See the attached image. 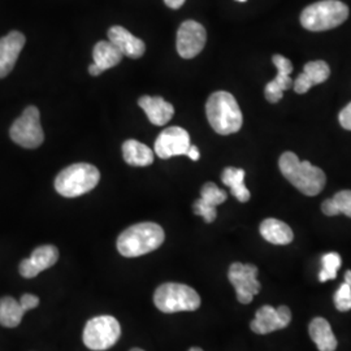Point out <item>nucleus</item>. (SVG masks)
<instances>
[{
    "instance_id": "nucleus-1",
    "label": "nucleus",
    "mask_w": 351,
    "mask_h": 351,
    "mask_svg": "<svg viewBox=\"0 0 351 351\" xmlns=\"http://www.w3.org/2000/svg\"><path fill=\"white\" fill-rule=\"evenodd\" d=\"M281 173L304 195L315 197L326 186V173L310 162H300L294 152H284L278 160Z\"/></svg>"
},
{
    "instance_id": "nucleus-2",
    "label": "nucleus",
    "mask_w": 351,
    "mask_h": 351,
    "mask_svg": "<svg viewBox=\"0 0 351 351\" xmlns=\"http://www.w3.org/2000/svg\"><path fill=\"white\" fill-rule=\"evenodd\" d=\"M206 114L213 130L221 136L237 133L243 124L239 103L228 91H216L206 103Z\"/></svg>"
},
{
    "instance_id": "nucleus-3",
    "label": "nucleus",
    "mask_w": 351,
    "mask_h": 351,
    "mask_svg": "<svg viewBox=\"0 0 351 351\" xmlns=\"http://www.w3.org/2000/svg\"><path fill=\"white\" fill-rule=\"evenodd\" d=\"M165 234L163 228L155 223H139L129 226L117 239V250L125 258H137L159 249Z\"/></svg>"
},
{
    "instance_id": "nucleus-4",
    "label": "nucleus",
    "mask_w": 351,
    "mask_h": 351,
    "mask_svg": "<svg viewBox=\"0 0 351 351\" xmlns=\"http://www.w3.org/2000/svg\"><path fill=\"white\" fill-rule=\"evenodd\" d=\"M101 173L95 165L72 164L55 178L56 191L65 198H75L91 191L99 184Z\"/></svg>"
},
{
    "instance_id": "nucleus-5",
    "label": "nucleus",
    "mask_w": 351,
    "mask_h": 351,
    "mask_svg": "<svg viewBox=\"0 0 351 351\" xmlns=\"http://www.w3.org/2000/svg\"><path fill=\"white\" fill-rule=\"evenodd\" d=\"M349 8L339 0H322L308 5L301 14V24L310 32H324L343 24Z\"/></svg>"
},
{
    "instance_id": "nucleus-6",
    "label": "nucleus",
    "mask_w": 351,
    "mask_h": 351,
    "mask_svg": "<svg viewBox=\"0 0 351 351\" xmlns=\"http://www.w3.org/2000/svg\"><path fill=\"white\" fill-rule=\"evenodd\" d=\"M154 303L164 314H175L198 310L201 306V297L188 285L165 282L155 290Z\"/></svg>"
},
{
    "instance_id": "nucleus-7",
    "label": "nucleus",
    "mask_w": 351,
    "mask_h": 351,
    "mask_svg": "<svg viewBox=\"0 0 351 351\" xmlns=\"http://www.w3.org/2000/svg\"><path fill=\"white\" fill-rule=\"evenodd\" d=\"M121 336L120 323L108 315H101L88 320L84 329V343L93 351H104L119 341Z\"/></svg>"
},
{
    "instance_id": "nucleus-8",
    "label": "nucleus",
    "mask_w": 351,
    "mask_h": 351,
    "mask_svg": "<svg viewBox=\"0 0 351 351\" xmlns=\"http://www.w3.org/2000/svg\"><path fill=\"white\" fill-rule=\"evenodd\" d=\"M10 134L13 142L21 147H39L45 141V133L40 125V114L37 107H27L23 114L13 123Z\"/></svg>"
},
{
    "instance_id": "nucleus-9",
    "label": "nucleus",
    "mask_w": 351,
    "mask_h": 351,
    "mask_svg": "<svg viewBox=\"0 0 351 351\" xmlns=\"http://www.w3.org/2000/svg\"><path fill=\"white\" fill-rule=\"evenodd\" d=\"M256 276L258 268L252 264L233 263L229 267L228 278L236 289L237 300L241 303L249 304L254 295L261 291V282Z\"/></svg>"
},
{
    "instance_id": "nucleus-10",
    "label": "nucleus",
    "mask_w": 351,
    "mask_h": 351,
    "mask_svg": "<svg viewBox=\"0 0 351 351\" xmlns=\"http://www.w3.org/2000/svg\"><path fill=\"white\" fill-rule=\"evenodd\" d=\"M206 29L194 20L182 23L177 32V52L184 59H193L206 46Z\"/></svg>"
},
{
    "instance_id": "nucleus-11",
    "label": "nucleus",
    "mask_w": 351,
    "mask_h": 351,
    "mask_svg": "<svg viewBox=\"0 0 351 351\" xmlns=\"http://www.w3.org/2000/svg\"><path fill=\"white\" fill-rule=\"evenodd\" d=\"M190 147V136L180 126L167 128L155 141V154L160 159H171L173 156L186 155Z\"/></svg>"
},
{
    "instance_id": "nucleus-12",
    "label": "nucleus",
    "mask_w": 351,
    "mask_h": 351,
    "mask_svg": "<svg viewBox=\"0 0 351 351\" xmlns=\"http://www.w3.org/2000/svg\"><path fill=\"white\" fill-rule=\"evenodd\" d=\"M291 322V313L287 306L274 308L272 306L261 307L255 319L251 322V330L258 335H268L288 326Z\"/></svg>"
},
{
    "instance_id": "nucleus-13",
    "label": "nucleus",
    "mask_w": 351,
    "mask_h": 351,
    "mask_svg": "<svg viewBox=\"0 0 351 351\" xmlns=\"http://www.w3.org/2000/svg\"><path fill=\"white\" fill-rule=\"evenodd\" d=\"M59 259V251L52 245L39 246L32 252L30 258L24 259L20 265V275L25 278L38 276L42 271L51 268Z\"/></svg>"
},
{
    "instance_id": "nucleus-14",
    "label": "nucleus",
    "mask_w": 351,
    "mask_h": 351,
    "mask_svg": "<svg viewBox=\"0 0 351 351\" xmlns=\"http://www.w3.org/2000/svg\"><path fill=\"white\" fill-rule=\"evenodd\" d=\"M272 60L277 68V75L274 81L267 84L265 98L269 103H277L282 99L284 93L294 84L293 80L290 78V73L293 72V64L281 55H275Z\"/></svg>"
},
{
    "instance_id": "nucleus-15",
    "label": "nucleus",
    "mask_w": 351,
    "mask_h": 351,
    "mask_svg": "<svg viewBox=\"0 0 351 351\" xmlns=\"http://www.w3.org/2000/svg\"><path fill=\"white\" fill-rule=\"evenodd\" d=\"M25 42V36L16 30L5 37L0 38V78H4L12 72Z\"/></svg>"
},
{
    "instance_id": "nucleus-16",
    "label": "nucleus",
    "mask_w": 351,
    "mask_h": 351,
    "mask_svg": "<svg viewBox=\"0 0 351 351\" xmlns=\"http://www.w3.org/2000/svg\"><path fill=\"white\" fill-rule=\"evenodd\" d=\"M108 38L110 42L113 43L119 51L128 58L138 59L143 56L146 51V45L142 39L134 37L129 30H126L123 26H112L108 30Z\"/></svg>"
},
{
    "instance_id": "nucleus-17",
    "label": "nucleus",
    "mask_w": 351,
    "mask_h": 351,
    "mask_svg": "<svg viewBox=\"0 0 351 351\" xmlns=\"http://www.w3.org/2000/svg\"><path fill=\"white\" fill-rule=\"evenodd\" d=\"M329 75H330V68L326 62L323 60L310 62L304 65L303 72L297 77L293 86L295 93L304 94L315 85L326 82L329 78Z\"/></svg>"
},
{
    "instance_id": "nucleus-18",
    "label": "nucleus",
    "mask_w": 351,
    "mask_h": 351,
    "mask_svg": "<svg viewBox=\"0 0 351 351\" xmlns=\"http://www.w3.org/2000/svg\"><path fill=\"white\" fill-rule=\"evenodd\" d=\"M139 107L147 114L151 124L165 125L175 114V108L171 103L164 101L162 97L143 95L138 101Z\"/></svg>"
},
{
    "instance_id": "nucleus-19",
    "label": "nucleus",
    "mask_w": 351,
    "mask_h": 351,
    "mask_svg": "<svg viewBox=\"0 0 351 351\" xmlns=\"http://www.w3.org/2000/svg\"><path fill=\"white\" fill-rule=\"evenodd\" d=\"M308 333L319 350L335 351L337 349V339L326 319L315 317L308 326Z\"/></svg>"
},
{
    "instance_id": "nucleus-20",
    "label": "nucleus",
    "mask_w": 351,
    "mask_h": 351,
    "mask_svg": "<svg viewBox=\"0 0 351 351\" xmlns=\"http://www.w3.org/2000/svg\"><path fill=\"white\" fill-rule=\"evenodd\" d=\"M261 234L274 245H289L294 239L291 228L277 219H265L261 224Z\"/></svg>"
},
{
    "instance_id": "nucleus-21",
    "label": "nucleus",
    "mask_w": 351,
    "mask_h": 351,
    "mask_svg": "<svg viewBox=\"0 0 351 351\" xmlns=\"http://www.w3.org/2000/svg\"><path fill=\"white\" fill-rule=\"evenodd\" d=\"M123 156L126 163L133 167H147L154 163V151L136 139L124 142Z\"/></svg>"
},
{
    "instance_id": "nucleus-22",
    "label": "nucleus",
    "mask_w": 351,
    "mask_h": 351,
    "mask_svg": "<svg viewBox=\"0 0 351 351\" xmlns=\"http://www.w3.org/2000/svg\"><path fill=\"white\" fill-rule=\"evenodd\" d=\"M123 58L124 55L110 40L98 42L93 51L94 64H97L103 72L120 64Z\"/></svg>"
},
{
    "instance_id": "nucleus-23",
    "label": "nucleus",
    "mask_w": 351,
    "mask_h": 351,
    "mask_svg": "<svg viewBox=\"0 0 351 351\" xmlns=\"http://www.w3.org/2000/svg\"><path fill=\"white\" fill-rule=\"evenodd\" d=\"M223 184L230 189L232 194L239 199V202H245L250 199V191L245 186V171L241 168L228 167L223 171L221 175Z\"/></svg>"
},
{
    "instance_id": "nucleus-24",
    "label": "nucleus",
    "mask_w": 351,
    "mask_h": 351,
    "mask_svg": "<svg viewBox=\"0 0 351 351\" xmlns=\"http://www.w3.org/2000/svg\"><path fill=\"white\" fill-rule=\"evenodd\" d=\"M25 313L20 302L16 301L12 297H3L0 300V326L5 328L20 326Z\"/></svg>"
},
{
    "instance_id": "nucleus-25",
    "label": "nucleus",
    "mask_w": 351,
    "mask_h": 351,
    "mask_svg": "<svg viewBox=\"0 0 351 351\" xmlns=\"http://www.w3.org/2000/svg\"><path fill=\"white\" fill-rule=\"evenodd\" d=\"M322 211L326 216H336L345 213L351 217V190L339 191L332 199H326L322 204Z\"/></svg>"
},
{
    "instance_id": "nucleus-26",
    "label": "nucleus",
    "mask_w": 351,
    "mask_h": 351,
    "mask_svg": "<svg viewBox=\"0 0 351 351\" xmlns=\"http://www.w3.org/2000/svg\"><path fill=\"white\" fill-rule=\"evenodd\" d=\"M341 256L337 252H328L322 258V271L319 272V281L326 282L328 280H335L337 271L341 267Z\"/></svg>"
},
{
    "instance_id": "nucleus-27",
    "label": "nucleus",
    "mask_w": 351,
    "mask_h": 351,
    "mask_svg": "<svg viewBox=\"0 0 351 351\" xmlns=\"http://www.w3.org/2000/svg\"><path fill=\"white\" fill-rule=\"evenodd\" d=\"M228 198L226 191L217 188L213 182H207L203 185L201 190V199L213 207H217L219 204L224 203Z\"/></svg>"
},
{
    "instance_id": "nucleus-28",
    "label": "nucleus",
    "mask_w": 351,
    "mask_h": 351,
    "mask_svg": "<svg viewBox=\"0 0 351 351\" xmlns=\"http://www.w3.org/2000/svg\"><path fill=\"white\" fill-rule=\"evenodd\" d=\"M335 306L339 311H349L351 310V285L343 282L335 294Z\"/></svg>"
},
{
    "instance_id": "nucleus-29",
    "label": "nucleus",
    "mask_w": 351,
    "mask_h": 351,
    "mask_svg": "<svg viewBox=\"0 0 351 351\" xmlns=\"http://www.w3.org/2000/svg\"><path fill=\"white\" fill-rule=\"evenodd\" d=\"M193 208H194V213L198 215V216H202L206 223H213V221H215L216 216H217L216 207L202 201L201 198L198 201H195Z\"/></svg>"
},
{
    "instance_id": "nucleus-30",
    "label": "nucleus",
    "mask_w": 351,
    "mask_h": 351,
    "mask_svg": "<svg viewBox=\"0 0 351 351\" xmlns=\"http://www.w3.org/2000/svg\"><path fill=\"white\" fill-rule=\"evenodd\" d=\"M19 302H20L21 307L25 311H29V310L37 307L38 304H39V298H38L37 295H33V294H24Z\"/></svg>"
},
{
    "instance_id": "nucleus-31",
    "label": "nucleus",
    "mask_w": 351,
    "mask_h": 351,
    "mask_svg": "<svg viewBox=\"0 0 351 351\" xmlns=\"http://www.w3.org/2000/svg\"><path fill=\"white\" fill-rule=\"evenodd\" d=\"M339 120L342 128H345L346 130H351V103L339 112Z\"/></svg>"
},
{
    "instance_id": "nucleus-32",
    "label": "nucleus",
    "mask_w": 351,
    "mask_h": 351,
    "mask_svg": "<svg viewBox=\"0 0 351 351\" xmlns=\"http://www.w3.org/2000/svg\"><path fill=\"white\" fill-rule=\"evenodd\" d=\"M186 155H188L191 160H194V162L199 160V158H201V152L198 150V147H197V146H191V145H190V147H189Z\"/></svg>"
},
{
    "instance_id": "nucleus-33",
    "label": "nucleus",
    "mask_w": 351,
    "mask_h": 351,
    "mask_svg": "<svg viewBox=\"0 0 351 351\" xmlns=\"http://www.w3.org/2000/svg\"><path fill=\"white\" fill-rule=\"evenodd\" d=\"M185 1H186V0H164L165 5L169 7V8H172V10L181 8V7L185 4Z\"/></svg>"
},
{
    "instance_id": "nucleus-34",
    "label": "nucleus",
    "mask_w": 351,
    "mask_h": 351,
    "mask_svg": "<svg viewBox=\"0 0 351 351\" xmlns=\"http://www.w3.org/2000/svg\"><path fill=\"white\" fill-rule=\"evenodd\" d=\"M88 73L91 75H94V77H97V75H101L103 73V71H101V68L97 65V64H91L90 66H88Z\"/></svg>"
},
{
    "instance_id": "nucleus-35",
    "label": "nucleus",
    "mask_w": 351,
    "mask_h": 351,
    "mask_svg": "<svg viewBox=\"0 0 351 351\" xmlns=\"http://www.w3.org/2000/svg\"><path fill=\"white\" fill-rule=\"evenodd\" d=\"M345 282L351 285V271H348V272L345 274Z\"/></svg>"
},
{
    "instance_id": "nucleus-36",
    "label": "nucleus",
    "mask_w": 351,
    "mask_h": 351,
    "mask_svg": "<svg viewBox=\"0 0 351 351\" xmlns=\"http://www.w3.org/2000/svg\"><path fill=\"white\" fill-rule=\"evenodd\" d=\"M189 351H203L202 349H199V348H191L190 350Z\"/></svg>"
},
{
    "instance_id": "nucleus-37",
    "label": "nucleus",
    "mask_w": 351,
    "mask_h": 351,
    "mask_svg": "<svg viewBox=\"0 0 351 351\" xmlns=\"http://www.w3.org/2000/svg\"><path fill=\"white\" fill-rule=\"evenodd\" d=\"M130 351H145V350H142V349H137V348H136V349H132V350Z\"/></svg>"
},
{
    "instance_id": "nucleus-38",
    "label": "nucleus",
    "mask_w": 351,
    "mask_h": 351,
    "mask_svg": "<svg viewBox=\"0 0 351 351\" xmlns=\"http://www.w3.org/2000/svg\"><path fill=\"white\" fill-rule=\"evenodd\" d=\"M237 1H241V3H243V1H246V0H237Z\"/></svg>"
}]
</instances>
